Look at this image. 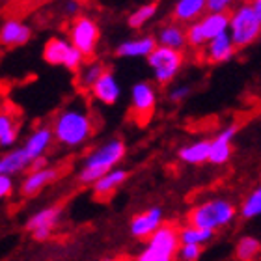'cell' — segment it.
Masks as SVG:
<instances>
[{
	"label": "cell",
	"mask_w": 261,
	"mask_h": 261,
	"mask_svg": "<svg viewBox=\"0 0 261 261\" xmlns=\"http://www.w3.org/2000/svg\"><path fill=\"white\" fill-rule=\"evenodd\" d=\"M105 64L103 62H90L88 65H82L81 71L76 73L79 75V79H76V82H79V86L82 88V90H90V88L97 82V79L105 73Z\"/></svg>",
	"instance_id": "29"
},
{
	"label": "cell",
	"mask_w": 261,
	"mask_h": 261,
	"mask_svg": "<svg viewBox=\"0 0 261 261\" xmlns=\"http://www.w3.org/2000/svg\"><path fill=\"white\" fill-rule=\"evenodd\" d=\"M15 192V181L10 175H0V201L11 198Z\"/></svg>",
	"instance_id": "34"
},
{
	"label": "cell",
	"mask_w": 261,
	"mask_h": 261,
	"mask_svg": "<svg viewBox=\"0 0 261 261\" xmlns=\"http://www.w3.org/2000/svg\"><path fill=\"white\" fill-rule=\"evenodd\" d=\"M159 47H166V49L183 50L187 47L185 38V27H181L177 22H168L159 30L157 38H155Z\"/></svg>",
	"instance_id": "22"
},
{
	"label": "cell",
	"mask_w": 261,
	"mask_h": 261,
	"mask_svg": "<svg viewBox=\"0 0 261 261\" xmlns=\"http://www.w3.org/2000/svg\"><path fill=\"white\" fill-rule=\"evenodd\" d=\"M205 15V0H177L172 10V22L191 24Z\"/></svg>",
	"instance_id": "20"
},
{
	"label": "cell",
	"mask_w": 261,
	"mask_h": 261,
	"mask_svg": "<svg viewBox=\"0 0 261 261\" xmlns=\"http://www.w3.org/2000/svg\"><path fill=\"white\" fill-rule=\"evenodd\" d=\"M43 60L49 65H64L71 73H79L84 65V56L65 38H50L43 47Z\"/></svg>",
	"instance_id": "9"
},
{
	"label": "cell",
	"mask_w": 261,
	"mask_h": 261,
	"mask_svg": "<svg viewBox=\"0 0 261 261\" xmlns=\"http://www.w3.org/2000/svg\"><path fill=\"white\" fill-rule=\"evenodd\" d=\"M62 10H64L65 15H71L75 19L79 15V11H81V4H79V0H65L62 4Z\"/></svg>",
	"instance_id": "36"
},
{
	"label": "cell",
	"mask_w": 261,
	"mask_h": 261,
	"mask_svg": "<svg viewBox=\"0 0 261 261\" xmlns=\"http://www.w3.org/2000/svg\"><path fill=\"white\" fill-rule=\"evenodd\" d=\"M185 38H187V45L192 47V49H203L205 47V38H203V32L200 28V22H191L187 24L185 28Z\"/></svg>",
	"instance_id": "31"
},
{
	"label": "cell",
	"mask_w": 261,
	"mask_h": 261,
	"mask_svg": "<svg viewBox=\"0 0 261 261\" xmlns=\"http://www.w3.org/2000/svg\"><path fill=\"white\" fill-rule=\"evenodd\" d=\"M157 47L155 36H142V38L127 39L116 47L118 58H147Z\"/></svg>",
	"instance_id": "19"
},
{
	"label": "cell",
	"mask_w": 261,
	"mask_h": 261,
	"mask_svg": "<svg viewBox=\"0 0 261 261\" xmlns=\"http://www.w3.org/2000/svg\"><path fill=\"white\" fill-rule=\"evenodd\" d=\"M53 133H50V125H39L27 136V140L22 142L21 151L24 155L30 166H32L36 161L47 157V151L53 146Z\"/></svg>",
	"instance_id": "13"
},
{
	"label": "cell",
	"mask_w": 261,
	"mask_h": 261,
	"mask_svg": "<svg viewBox=\"0 0 261 261\" xmlns=\"http://www.w3.org/2000/svg\"><path fill=\"white\" fill-rule=\"evenodd\" d=\"M157 11H159V2H157V0L147 2V4L140 6V8H136V10L133 11L129 17H127V24H129V28H133V30H138V28H142L146 22L151 21L153 17L157 15Z\"/></svg>",
	"instance_id": "27"
},
{
	"label": "cell",
	"mask_w": 261,
	"mask_h": 261,
	"mask_svg": "<svg viewBox=\"0 0 261 261\" xmlns=\"http://www.w3.org/2000/svg\"><path fill=\"white\" fill-rule=\"evenodd\" d=\"M60 175H62V168L50 166V164L41 166V168H30L22 175V181H21V185H19V194H21L22 198H27V200L36 198V196L41 194L47 187H50L55 181L60 179Z\"/></svg>",
	"instance_id": "10"
},
{
	"label": "cell",
	"mask_w": 261,
	"mask_h": 261,
	"mask_svg": "<svg viewBox=\"0 0 261 261\" xmlns=\"http://www.w3.org/2000/svg\"><path fill=\"white\" fill-rule=\"evenodd\" d=\"M237 0H205L207 13H229Z\"/></svg>",
	"instance_id": "33"
},
{
	"label": "cell",
	"mask_w": 261,
	"mask_h": 261,
	"mask_svg": "<svg viewBox=\"0 0 261 261\" xmlns=\"http://www.w3.org/2000/svg\"><path fill=\"white\" fill-rule=\"evenodd\" d=\"M99 38H101V30L99 24L88 15H76L69 24V43L75 47L84 60L93 58L95 50H97Z\"/></svg>",
	"instance_id": "7"
},
{
	"label": "cell",
	"mask_w": 261,
	"mask_h": 261,
	"mask_svg": "<svg viewBox=\"0 0 261 261\" xmlns=\"http://www.w3.org/2000/svg\"><path fill=\"white\" fill-rule=\"evenodd\" d=\"M164 224L166 222H164L163 207L153 205V207H147V209H144V211H140V213H136L135 217L130 218L129 231L135 239L146 241V239H149L161 226H164Z\"/></svg>",
	"instance_id": "12"
},
{
	"label": "cell",
	"mask_w": 261,
	"mask_h": 261,
	"mask_svg": "<svg viewBox=\"0 0 261 261\" xmlns=\"http://www.w3.org/2000/svg\"><path fill=\"white\" fill-rule=\"evenodd\" d=\"M53 140L65 149H79L84 144L92 140L95 133V121H93L92 110L82 101L65 105L58 110L55 120L50 123Z\"/></svg>",
	"instance_id": "1"
},
{
	"label": "cell",
	"mask_w": 261,
	"mask_h": 261,
	"mask_svg": "<svg viewBox=\"0 0 261 261\" xmlns=\"http://www.w3.org/2000/svg\"><path fill=\"white\" fill-rule=\"evenodd\" d=\"M181 163L191 164V166H200V164L207 163L209 159V140H196L192 144L179 147L177 151Z\"/></svg>",
	"instance_id": "25"
},
{
	"label": "cell",
	"mask_w": 261,
	"mask_h": 261,
	"mask_svg": "<svg viewBox=\"0 0 261 261\" xmlns=\"http://www.w3.org/2000/svg\"><path fill=\"white\" fill-rule=\"evenodd\" d=\"M205 60L209 64H226L235 56L237 49H235L233 41L229 38L228 32L220 34L218 38L211 39L205 43Z\"/></svg>",
	"instance_id": "17"
},
{
	"label": "cell",
	"mask_w": 261,
	"mask_h": 261,
	"mask_svg": "<svg viewBox=\"0 0 261 261\" xmlns=\"http://www.w3.org/2000/svg\"><path fill=\"white\" fill-rule=\"evenodd\" d=\"M127 146L121 138H110V140L99 144L88 153L81 164V170L76 174V181L81 185L92 187L99 177L109 174L110 170L120 166V163L125 159Z\"/></svg>",
	"instance_id": "2"
},
{
	"label": "cell",
	"mask_w": 261,
	"mask_h": 261,
	"mask_svg": "<svg viewBox=\"0 0 261 261\" xmlns=\"http://www.w3.org/2000/svg\"><path fill=\"white\" fill-rule=\"evenodd\" d=\"M129 179V172L125 168H114L110 170L109 174H105L103 177H99L95 183L92 185L93 196L99 198V200H105V198H110L120 187L125 185V181Z\"/></svg>",
	"instance_id": "18"
},
{
	"label": "cell",
	"mask_w": 261,
	"mask_h": 261,
	"mask_svg": "<svg viewBox=\"0 0 261 261\" xmlns=\"http://www.w3.org/2000/svg\"><path fill=\"white\" fill-rule=\"evenodd\" d=\"M203 248L196 245H179L177 250V259L175 261H198L201 256Z\"/></svg>",
	"instance_id": "32"
},
{
	"label": "cell",
	"mask_w": 261,
	"mask_h": 261,
	"mask_svg": "<svg viewBox=\"0 0 261 261\" xmlns=\"http://www.w3.org/2000/svg\"><path fill=\"white\" fill-rule=\"evenodd\" d=\"M157 107V90L151 82H136L130 90V114L138 123H147Z\"/></svg>",
	"instance_id": "11"
},
{
	"label": "cell",
	"mask_w": 261,
	"mask_h": 261,
	"mask_svg": "<svg viewBox=\"0 0 261 261\" xmlns=\"http://www.w3.org/2000/svg\"><path fill=\"white\" fill-rule=\"evenodd\" d=\"M248 4L254 11V15L257 17V21L261 22V0H248Z\"/></svg>",
	"instance_id": "37"
},
{
	"label": "cell",
	"mask_w": 261,
	"mask_h": 261,
	"mask_svg": "<svg viewBox=\"0 0 261 261\" xmlns=\"http://www.w3.org/2000/svg\"><path fill=\"white\" fill-rule=\"evenodd\" d=\"M62 218H64V209L62 205H45L38 211H34L30 217L27 218V224H24V228L30 235H32L34 241H38V243H45V241H49L55 231L60 228L62 224Z\"/></svg>",
	"instance_id": "8"
},
{
	"label": "cell",
	"mask_w": 261,
	"mask_h": 261,
	"mask_svg": "<svg viewBox=\"0 0 261 261\" xmlns=\"http://www.w3.org/2000/svg\"><path fill=\"white\" fill-rule=\"evenodd\" d=\"M198 22H200L205 41H211V39L218 38L220 34L228 32L229 13H205Z\"/></svg>",
	"instance_id": "24"
},
{
	"label": "cell",
	"mask_w": 261,
	"mask_h": 261,
	"mask_svg": "<svg viewBox=\"0 0 261 261\" xmlns=\"http://www.w3.org/2000/svg\"><path fill=\"white\" fill-rule=\"evenodd\" d=\"M21 136V121L11 110H0V149H13Z\"/></svg>",
	"instance_id": "21"
},
{
	"label": "cell",
	"mask_w": 261,
	"mask_h": 261,
	"mask_svg": "<svg viewBox=\"0 0 261 261\" xmlns=\"http://www.w3.org/2000/svg\"><path fill=\"white\" fill-rule=\"evenodd\" d=\"M177 233H179V245H196L201 246V248H203V245L211 243L213 237H215L213 231L194 228L191 224H185V226L177 228Z\"/></svg>",
	"instance_id": "26"
},
{
	"label": "cell",
	"mask_w": 261,
	"mask_h": 261,
	"mask_svg": "<svg viewBox=\"0 0 261 261\" xmlns=\"http://www.w3.org/2000/svg\"><path fill=\"white\" fill-rule=\"evenodd\" d=\"M235 217H237L235 203H231L228 198H211L192 207L187 215V224L217 233L218 229L228 228Z\"/></svg>",
	"instance_id": "3"
},
{
	"label": "cell",
	"mask_w": 261,
	"mask_h": 261,
	"mask_svg": "<svg viewBox=\"0 0 261 261\" xmlns=\"http://www.w3.org/2000/svg\"><path fill=\"white\" fill-rule=\"evenodd\" d=\"M239 215L243 218L261 217V185L256 187V189L243 200V203H241V207H239Z\"/></svg>",
	"instance_id": "30"
},
{
	"label": "cell",
	"mask_w": 261,
	"mask_h": 261,
	"mask_svg": "<svg viewBox=\"0 0 261 261\" xmlns=\"http://www.w3.org/2000/svg\"><path fill=\"white\" fill-rule=\"evenodd\" d=\"M179 250V233L174 224H164L144 241L135 261H175Z\"/></svg>",
	"instance_id": "4"
},
{
	"label": "cell",
	"mask_w": 261,
	"mask_h": 261,
	"mask_svg": "<svg viewBox=\"0 0 261 261\" xmlns=\"http://www.w3.org/2000/svg\"><path fill=\"white\" fill-rule=\"evenodd\" d=\"M101 261H116V259H101Z\"/></svg>",
	"instance_id": "39"
},
{
	"label": "cell",
	"mask_w": 261,
	"mask_h": 261,
	"mask_svg": "<svg viewBox=\"0 0 261 261\" xmlns=\"http://www.w3.org/2000/svg\"><path fill=\"white\" fill-rule=\"evenodd\" d=\"M30 163H28L24 155H22L21 147H13L4 151V155H0V175H19L28 172Z\"/></svg>",
	"instance_id": "23"
},
{
	"label": "cell",
	"mask_w": 261,
	"mask_h": 261,
	"mask_svg": "<svg viewBox=\"0 0 261 261\" xmlns=\"http://www.w3.org/2000/svg\"><path fill=\"white\" fill-rule=\"evenodd\" d=\"M228 34L233 41L235 49H245L256 43L261 38V22L254 15L248 2H241L229 11V27Z\"/></svg>",
	"instance_id": "5"
},
{
	"label": "cell",
	"mask_w": 261,
	"mask_h": 261,
	"mask_svg": "<svg viewBox=\"0 0 261 261\" xmlns=\"http://www.w3.org/2000/svg\"><path fill=\"white\" fill-rule=\"evenodd\" d=\"M239 127L237 125H228L224 127L213 140H209V159L207 163L211 164H226L231 159L233 153V140L237 135Z\"/></svg>",
	"instance_id": "14"
},
{
	"label": "cell",
	"mask_w": 261,
	"mask_h": 261,
	"mask_svg": "<svg viewBox=\"0 0 261 261\" xmlns=\"http://www.w3.org/2000/svg\"><path fill=\"white\" fill-rule=\"evenodd\" d=\"M189 95H191V86L181 84V86H175V88H172V90H170L168 99L172 101V103H183Z\"/></svg>",
	"instance_id": "35"
},
{
	"label": "cell",
	"mask_w": 261,
	"mask_h": 261,
	"mask_svg": "<svg viewBox=\"0 0 261 261\" xmlns=\"http://www.w3.org/2000/svg\"><path fill=\"white\" fill-rule=\"evenodd\" d=\"M183 62H185L183 50L166 49V47H159V45L153 49L151 55L147 56V64L153 71V79L161 86H166L174 81L183 67Z\"/></svg>",
	"instance_id": "6"
},
{
	"label": "cell",
	"mask_w": 261,
	"mask_h": 261,
	"mask_svg": "<svg viewBox=\"0 0 261 261\" xmlns=\"http://www.w3.org/2000/svg\"><path fill=\"white\" fill-rule=\"evenodd\" d=\"M90 93H92V97L95 101H99L101 105H107V107H112V105L118 103L121 95V88L114 71L105 69V73L99 76L97 82L90 88Z\"/></svg>",
	"instance_id": "16"
},
{
	"label": "cell",
	"mask_w": 261,
	"mask_h": 261,
	"mask_svg": "<svg viewBox=\"0 0 261 261\" xmlns=\"http://www.w3.org/2000/svg\"><path fill=\"white\" fill-rule=\"evenodd\" d=\"M259 254H261L259 239L252 237V235H246V237H241V239L237 241L235 257L239 261H254Z\"/></svg>",
	"instance_id": "28"
},
{
	"label": "cell",
	"mask_w": 261,
	"mask_h": 261,
	"mask_svg": "<svg viewBox=\"0 0 261 261\" xmlns=\"http://www.w3.org/2000/svg\"><path fill=\"white\" fill-rule=\"evenodd\" d=\"M30 39H32V28L17 17H10L0 24V47L8 49L22 47Z\"/></svg>",
	"instance_id": "15"
},
{
	"label": "cell",
	"mask_w": 261,
	"mask_h": 261,
	"mask_svg": "<svg viewBox=\"0 0 261 261\" xmlns=\"http://www.w3.org/2000/svg\"><path fill=\"white\" fill-rule=\"evenodd\" d=\"M32 4H43V2H49V0H30Z\"/></svg>",
	"instance_id": "38"
}]
</instances>
